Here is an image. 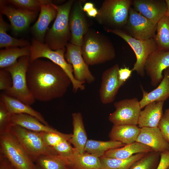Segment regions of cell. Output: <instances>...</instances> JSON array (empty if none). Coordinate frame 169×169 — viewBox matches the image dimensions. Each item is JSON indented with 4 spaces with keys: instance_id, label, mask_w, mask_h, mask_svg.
<instances>
[{
    "instance_id": "74e56055",
    "label": "cell",
    "mask_w": 169,
    "mask_h": 169,
    "mask_svg": "<svg viewBox=\"0 0 169 169\" xmlns=\"http://www.w3.org/2000/svg\"><path fill=\"white\" fill-rule=\"evenodd\" d=\"M56 153L68 160L73 155L74 149L72 147L69 140L65 139L53 148Z\"/></svg>"
},
{
    "instance_id": "5b68a950",
    "label": "cell",
    "mask_w": 169,
    "mask_h": 169,
    "mask_svg": "<svg viewBox=\"0 0 169 169\" xmlns=\"http://www.w3.org/2000/svg\"><path fill=\"white\" fill-rule=\"evenodd\" d=\"M30 62L42 58L49 59L61 68L69 76L71 81L73 91L76 92L79 90H84L85 86L84 83L77 81L73 74V69L72 65L66 61L64 54L66 49L54 50L51 49L44 43L40 42L33 38L30 46Z\"/></svg>"
},
{
    "instance_id": "8992f818",
    "label": "cell",
    "mask_w": 169,
    "mask_h": 169,
    "mask_svg": "<svg viewBox=\"0 0 169 169\" xmlns=\"http://www.w3.org/2000/svg\"><path fill=\"white\" fill-rule=\"evenodd\" d=\"M29 62L30 56H24L14 64L5 69L10 73L13 84L10 88L3 92L30 105L35 102V100L27 82L26 72Z\"/></svg>"
},
{
    "instance_id": "7dc6e473",
    "label": "cell",
    "mask_w": 169,
    "mask_h": 169,
    "mask_svg": "<svg viewBox=\"0 0 169 169\" xmlns=\"http://www.w3.org/2000/svg\"><path fill=\"white\" fill-rule=\"evenodd\" d=\"M37 169H42L40 168V167L37 166Z\"/></svg>"
},
{
    "instance_id": "8fae6325",
    "label": "cell",
    "mask_w": 169,
    "mask_h": 169,
    "mask_svg": "<svg viewBox=\"0 0 169 169\" xmlns=\"http://www.w3.org/2000/svg\"><path fill=\"white\" fill-rule=\"evenodd\" d=\"M157 25L131 7L127 23L123 29L134 38L147 40L154 38Z\"/></svg>"
},
{
    "instance_id": "6da1fadb",
    "label": "cell",
    "mask_w": 169,
    "mask_h": 169,
    "mask_svg": "<svg viewBox=\"0 0 169 169\" xmlns=\"http://www.w3.org/2000/svg\"><path fill=\"white\" fill-rule=\"evenodd\" d=\"M26 79L35 100L42 102L62 97L72 84L61 68L49 60L40 58L29 62Z\"/></svg>"
},
{
    "instance_id": "bcb514c9",
    "label": "cell",
    "mask_w": 169,
    "mask_h": 169,
    "mask_svg": "<svg viewBox=\"0 0 169 169\" xmlns=\"http://www.w3.org/2000/svg\"><path fill=\"white\" fill-rule=\"evenodd\" d=\"M167 6V11L166 15L169 17V0H166Z\"/></svg>"
},
{
    "instance_id": "5bb4252c",
    "label": "cell",
    "mask_w": 169,
    "mask_h": 169,
    "mask_svg": "<svg viewBox=\"0 0 169 169\" xmlns=\"http://www.w3.org/2000/svg\"><path fill=\"white\" fill-rule=\"evenodd\" d=\"M66 49L65 58L67 62L72 66L75 80L89 84L94 82L95 78L90 71L89 65L84 59L81 47L69 43Z\"/></svg>"
},
{
    "instance_id": "d6986e66",
    "label": "cell",
    "mask_w": 169,
    "mask_h": 169,
    "mask_svg": "<svg viewBox=\"0 0 169 169\" xmlns=\"http://www.w3.org/2000/svg\"><path fill=\"white\" fill-rule=\"evenodd\" d=\"M40 13L36 22L31 28L34 38L37 41L44 43L48 26L56 18L57 11L52 3L40 5Z\"/></svg>"
},
{
    "instance_id": "4316f807",
    "label": "cell",
    "mask_w": 169,
    "mask_h": 169,
    "mask_svg": "<svg viewBox=\"0 0 169 169\" xmlns=\"http://www.w3.org/2000/svg\"><path fill=\"white\" fill-rule=\"evenodd\" d=\"M140 131L137 125H113L109 137L111 140L128 144L136 141Z\"/></svg>"
},
{
    "instance_id": "ac0fdd59",
    "label": "cell",
    "mask_w": 169,
    "mask_h": 169,
    "mask_svg": "<svg viewBox=\"0 0 169 169\" xmlns=\"http://www.w3.org/2000/svg\"><path fill=\"white\" fill-rule=\"evenodd\" d=\"M136 141L146 145L153 151L160 153L169 150V141L165 137L158 127L141 128Z\"/></svg>"
},
{
    "instance_id": "ee69618b",
    "label": "cell",
    "mask_w": 169,
    "mask_h": 169,
    "mask_svg": "<svg viewBox=\"0 0 169 169\" xmlns=\"http://www.w3.org/2000/svg\"><path fill=\"white\" fill-rule=\"evenodd\" d=\"M95 7L94 3L88 2L84 3L83 7V9L84 12H86Z\"/></svg>"
},
{
    "instance_id": "7a4b0ae2",
    "label": "cell",
    "mask_w": 169,
    "mask_h": 169,
    "mask_svg": "<svg viewBox=\"0 0 169 169\" xmlns=\"http://www.w3.org/2000/svg\"><path fill=\"white\" fill-rule=\"evenodd\" d=\"M81 47L83 57L88 65L105 63L115 56L114 47L109 38L91 28L84 36Z\"/></svg>"
},
{
    "instance_id": "836d02e7",
    "label": "cell",
    "mask_w": 169,
    "mask_h": 169,
    "mask_svg": "<svg viewBox=\"0 0 169 169\" xmlns=\"http://www.w3.org/2000/svg\"><path fill=\"white\" fill-rule=\"evenodd\" d=\"M161 153L152 151L136 162L130 169H156L160 159Z\"/></svg>"
},
{
    "instance_id": "277c9868",
    "label": "cell",
    "mask_w": 169,
    "mask_h": 169,
    "mask_svg": "<svg viewBox=\"0 0 169 169\" xmlns=\"http://www.w3.org/2000/svg\"><path fill=\"white\" fill-rule=\"evenodd\" d=\"M132 3L131 0H105L98 10L95 19L104 27L123 29Z\"/></svg>"
},
{
    "instance_id": "ab89813d",
    "label": "cell",
    "mask_w": 169,
    "mask_h": 169,
    "mask_svg": "<svg viewBox=\"0 0 169 169\" xmlns=\"http://www.w3.org/2000/svg\"><path fill=\"white\" fill-rule=\"evenodd\" d=\"M158 127L165 137L169 141V108L165 110Z\"/></svg>"
},
{
    "instance_id": "c3c4849f",
    "label": "cell",
    "mask_w": 169,
    "mask_h": 169,
    "mask_svg": "<svg viewBox=\"0 0 169 169\" xmlns=\"http://www.w3.org/2000/svg\"><path fill=\"white\" fill-rule=\"evenodd\" d=\"M166 169H169V166Z\"/></svg>"
},
{
    "instance_id": "ba28073f",
    "label": "cell",
    "mask_w": 169,
    "mask_h": 169,
    "mask_svg": "<svg viewBox=\"0 0 169 169\" xmlns=\"http://www.w3.org/2000/svg\"><path fill=\"white\" fill-rule=\"evenodd\" d=\"M106 32L116 35L124 40L131 47L136 57V61L132 69L136 71L141 77L145 74L144 66L148 56L158 49L154 38L147 40L138 39L134 38L123 29H111L104 27Z\"/></svg>"
},
{
    "instance_id": "b9f144b4",
    "label": "cell",
    "mask_w": 169,
    "mask_h": 169,
    "mask_svg": "<svg viewBox=\"0 0 169 169\" xmlns=\"http://www.w3.org/2000/svg\"><path fill=\"white\" fill-rule=\"evenodd\" d=\"M169 166V150L160 154V159L156 169H166Z\"/></svg>"
},
{
    "instance_id": "83f0119b",
    "label": "cell",
    "mask_w": 169,
    "mask_h": 169,
    "mask_svg": "<svg viewBox=\"0 0 169 169\" xmlns=\"http://www.w3.org/2000/svg\"><path fill=\"white\" fill-rule=\"evenodd\" d=\"M30 46L21 48L13 47L0 50V68H7L15 64L20 58L30 56Z\"/></svg>"
},
{
    "instance_id": "4fadbf2b",
    "label": "cell",
    "mask_w": 169,
    "mask_h": 169,
    "mask_svg": "<svg viewBox=\"0 0 169 169\" xmlns=\"http://www.w3.org/2000/svg\"><path fill=\"white\" fill-rule=\"evenodd\" d=\"M82 0L75 1L69 16L71 34L70 43L81 47L84 36L90 29V25L83 10Z\"/></svg>"
},
{
    "instance_id": "cb8c5ba5",
    "label": "cell",
    "mask_w": 169,
    "mask_h": 169,
    "mask_svg": "<svg viewBox=\"0 0 169 169\" xmlns=\"http://www.w3.org/2000/svg\"><path fill=\"white\" fill-rule=\"evenodd\" d=\"M11 125H17L36 132H59L49 125L44 124L35 117L26 114L12 115Z\"/></svg>"
},
{
    "instance_id": "603a6c76",
    "label": "cell",
    "mask_w": 169,
    "mask_h": 169,
    "mask_svg": "<svg viewBox=\"0 0 169 169\" xmlns=\"http://www.w3.org/2000/svg\"><path fill=\"white\" fill-rule=\"evenodd\" d=\"M72 116L73 130L69 141L77 151L82 153L88 140L82 116L79 112L74 113Z\"/></svg>"
},
{
    "instance_id": "2e32d148",
    "label": "cell",
    "mask_w": 169,
    "mask_h": 169,
    "mask_svg": "<svg viewBox=\"0 0 169 169\" xmlns=\"http://www.w3.org/2000/svg\"><path fill=\"white\" fill-rule=\"evenodd\" d=\"M119 65L116 64L106 69L103 73L99 90V96L101 102L108 104L115 100L120 88L118 80Z\"/></svg>"
},
{
    "instance_id": "4dcf8cb0",
    "label": "cell",
    "mask_w": 169,
    "mask_h": 169,
    "mask_svg": "<svg viewBox=\"0 0 169 169\" xmlns=\"http://www.w3.org/2000/svg\"><path fill=\"white\" fill-rule=\"evenodd\" d=\"M9 25L3 19L2 14L0 15V47L8 48L13 47H22L30 46L28 40L23 39H18L11 36L7 33Z\"/></svg>"
},
{
    "instance_id": "f6af8a7d",
    "label": "cell",
    "mask_w": 169,
    "mask_h": 169,
    "mask_svg": "<svg viewBox=\"0 0 169 169\" xmlns=\"http://www.w3.org/2000/svg\"><path fill=\"white\" fill-rule=\"evenodd\" d=\"M86 13L89 17L95 18L98 13V10L95 7Z\"/></svg>"
},
{
    "instance_id": "44dd1931",
    "label": "cell",
    "mask_w": 169,
    "mask_h": 169,
    "mask_svg": "<svg viewBox=\"0 0 169 169\" xmlns=\"http://www.w3.org/2000/svg\"><path fill=\"white\" fill-rule=\"evenodd\" d=\"M142 98L139 101L141 109L154 102L163 101L169 97V68L164 71L163 78L158 86L148 92L141 86Z\"/></svg>"
},
{
    "instance_id": "484cf974",
    "label": "cell",
    "mask_w": 169,
    "mask_h": 169,
    "mask_svg": "<svg viewBox=\"0 0 169 169\" xmlns=\"http://www.w3.org/2000/svg\"><path fill=\"white\" fill-rule=\"evenodd\" d=\"M152 151L153 150L149 146L135 141L121 147L110 149L106 151L103 156L124 159L129 158L134 154L148 153Z\"/></svg>"
},
{
    "instance_id": "e0dca14e",
    "label": "cell",
    "mask_w": 169,
    "mask_h": 169,
    "mask_svg": "<svg viewBox=\"0 0 169 169\" xmlns=\"http://www.w3.org/2000/svg\"><path fill=\"white\" fill-rule=\"evenodd\" d=\"M132 5L134 10L156 23L166 15L167 11L165 0H133Z\"/></svg>"
},
{
    "instance_id": "9a60e30c",
    "label": "cell",
    "mask_w": 169,
    "mask_h": 169,
    "mask_svg": "<svg viewBox=\"0 0 169 169\" xmlns=\"http://www.w3.org/2000/svg\"><path fill=\"white\" fill-rule=\"evenodd\" d=\"M169 68V51L157 49L146 59L144 69L151 80V84L156 87L162 81V72Z\"/></svg>"
},
{
    "instance_id": "60d3db41",
    "label": "cell",
    "mask_w": 169,
    "mask_h": 169,
    "mask_svg": "<svg viewBox=\"0 0 169 169\" xmlns=\"http://www.w3.org/2000/svg\"><path fill=\"white\" fill-rule=\"evenodd\" d=\"M133 72L132 69L128 67H125L120 68L118 71V80L120 87L124 84L125 83L131 76Z\"/></svg>"
},
{
    "instance_id": "52a82bcc",
    "label": "cell",
    "mask_w": 169,
    "mask_h": 169,
    "mask_svg": "<svg viewBox=\"0 0 169 169\" xmlns=\"http://www.w3.org/2000/svg\"><path fill=\"white\" fill-rule=\"evenodd\" d=\"M9 132L16 138L34 162L41 155L57 154L53 149L47 145L39 132L13 125L10 126Z\"/></svg>"
},
{
    "instance_id": "30bf717a",
    "label": "cell",
    "mask_w": 169,
    "mask_h": 169,
    "mask_svg": "<svg viewBox=\"0 0 169 169\" xmlns=\"http://www.w3.org/2000/svg\"><path fill=\"white\" fill-rule=\"evenodd\" d=\"M114 105L115 110L109 117L113 125H138L141 109L137 98L122 100Z\"/></svg>"
},
{
    "instance_id": "3957f363",
    "label": "cell",
    "mask_w": 169,
    "mask_h": 169,
    "mask_svg": "<svg viewBox=\"0 0 169 169\" xmlns=\"http://www.w3.org/2000/svg\"><path fill=\"white\" fill-rule=\"evenodd\" d=\"M74 1L69 0L60 5L52 3L57 10V15L52 26L47 31L44 39L45 44L52 50L65 48L70 40L69 16Z\"/></svg>"
},
{
    "instance_id": "9c48e42d",
    "label": "cell",
    "mask_w": 169,
    "mask_h": 169,
    "mask_svg": "<svg viewBox=\"0 0 169 169\" xmlns=\"http://www.w3.org/2000/svg\"><path fill=\"white\" fill-rule=\"evenodd\" d=\"M0 152L15 169H37V166L9 132L0 134Z\"/></svg>"
},
{
    "instance_id": "e575fe53",
    "label": "cell",
    "mask_w": 169,
    "mask_h": 169,
    "mask_svg": "<svg viewBox=\"0 0 169 169\" xmlns=\"http://www.w3.org/2000/svg\"><path fill=\"white\" fill-rule=\"evenodd\" d=\"M9 4L18 8L38 10L41 4L54 3L49 0H8L6 1Z\"/></svg>"
},
{
    "instance_id": "d590c367",
    "label": "cell",
    "mask_w": 169,
    "mask_h": 169,
    "mask_svg": "<svg viewBox=\"0 0 169 169\" xmlns=\"http://www.w3.org/2000/svg\"><path fill=\"white\" fill-rule=\"evenodd\" d=\"M44 141L48 146L53 148L65 139L70 140L72 134H65L59 131L54 132H40Z\"/></svg>"
},
{
    "instance_id": "f1b7e54d",
    "label": "cell",
    "mask_w": 169,
    "mask_h": 169,
    "mask_svg": "<svg viewBox=\"0 0 169 169\" xmlns=\"http://www.w3.org/2000/svg\"><path fill=\"white\" fill-rule=\"evenodd\" d=\"M121 142L110 140L107 141L88 140L84 147V152L95 155L99 157L103 156L107 151L124 146Z\"/></svg>"
},
{
    "instance_id": "d4e9b609",
    "label": "cell",
    "mask_w": 169,
    "mask_h": 169,
    "mask_svg": "<svg viewBox=\"0 0 169 169\" xmlns=\"http://www.w3.org/2000/svg\"><path fill=\"white\" fill-rule=\"evenodd\" d=\"M68 162L70 169H102L100 157L86 152L80 153L75 149Z\"/></svg>"
},
{
    "instance_id": "d6a6232c",
    "label": "cell",
    "mask_w": 169,
    "mask_h": 169,
    "mask_svg": "<svg viewBox=\"0 0 169 169\" xmlns=\"http://www.w3.org/2000/svg\"><path fill=\"white\" fill-rule=\"evenodd\" d=\"M154 38L158 49L169 51V17L166 15L157 23L156 33Z\"/></svg>"
},
{
    "instance_id": "f546056e",
    "label": "cell",
    "mask_w": 169,
    "mask_h": 169,
    "mask_svg": "<svg viewBox=\"0 0 169 169\" xmlns=\"http://www.w3.org/2000/svg\"><path fill=\"white\" fill-rule=\"evenodd\" d=\"M147 153H139L124 159L108 158L103 156L100 157L102 169H130L137 161Z\"/></svg>"
},
{
    "instance_id": "ffe728a7",
    "label": "cell",
    "mask_w": 169,
    "mask_h": 169,
    "mask_svg": "<svg viewBox=\"0 0 169 169\" xmlns=\"http://www.w3.org/2000/svg\"><path fill=\"white\" fill-rule=\"evenodd\" d=\"M164 103L163 101L154 102L146 105L141 112L138 126L140 128L157 127L163 114Z\"/></svg>"
},
{
    "instance_id": "f35d334b",
    "label": "cell",
    "mask_w": 169,
    "mask_h": 169,
    "mask_svg": "<svg viewBox=\"0 0 169 169\" xmlns=\"http://www.w3.org/2000/svg\"><path fill=\"white\" fill-rule=\"evenodd\" d=\"M13 84L10 73L5 69L0 70V90L4 91L10 88Z\"/></svg>"
},
{
    "instance_id": "8d00e7d4",
    "label": "cell",
    "mask_w": 169,
    "mask_h": 169,
    "mask_svg": "<svg viewBox=\"0 0 169 169\" xmlns=\"http://www.w3.org/2000/svg\"><path fill=\"white\" fill-rule=\"evenodd\" d=\"M12 115L7 110L5 104L0 101V134L9 132L11 125Z\"/></svg>"
},
{
    "instance_id": "7bdbcfd3",
    "label": "cell",
    "mask_w": 169,
    "mask_h": 169,
    "mask_svg": "<svg viewBox=\"0 0 169 169\" xmlns=\"http://www.w3.org/2000/svg\"><path fill=\"white\" fill-rule=\"evenodd\" d=\"M0 169H15V168L7 159L0 154Z\"/></svg>"
},
{
    "instance_id": "7c38bea8",
    "label": "cell",
    "mask_w": 169,
    "mask_h": 169,
    "mask_svg": "<svg viewBox=\"0 0 169 169\" xmlns=\"http://www.w3.org/2000/svg\"><path fill=\"white\" fill-rule=\"evenodd\" d=\"M0 11L1 14L9 20L11 28L15 33L26 30L36 18L38 11L17 8L3 0H0Z\"/></svg>"
},
{
    "instance_id": "7402d4cb",
    "label": "cell",
    "mask_w": 169,
    "mask_h": 169,
    "mask_svg": "<svg viewBox=\"0 0 169 169\" xmlns=\"http://www.w3.org/2000/svg\"><path fill=\"white\" fill-rule=\"evenodd\" d=\"M0 100L4 103L12 115L22 114L30 115L35 117L44 124L49 125L40 113L18 99L2 92L0 94Z\"/></svg>"
},
{
    "instance_id": "1f68e13d",
    "label": "cell",
    "mask_w": 169,
    "mask_h": 169,
    "mask_svg": "<svg viewBox=\"0 0 169 169\" xmlns=\"http://www.w3.org/2000/svg\"><path fill=\"white\" fill-rule=\"evenodd\" d=\"M35 162L42 169H70L68 160L58 154L41 155Z\"/></svg>"
}]
</instances>
